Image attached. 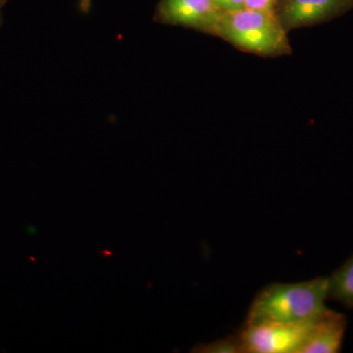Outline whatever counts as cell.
Returning a JSON list of instances; mask_svg holds the SVG:
<instances>
[{"label": "cell", "mask_w": 353, "mask_h": 353, "mask_svg": "<svg viewBox=\"0 0 353 353\" xmlns=\"http://www.w3.org/2000/svg\"><path fill=\"white\" fill-rule=\"evenodd\" d=\"M328 278L294 284L267 285L253 299L246 321L299 323L318 317L327 308Z\"/></svg>", "instance_id": "obj_1"}, {"label": "cell", "mask_w": 353, "mask_h": 353, "mask_svg": "<svg viewBox=\"0 0 353 353\" xmlns=\"http://www.w3.org/2000/svg\"><path fill=\"white\" fill-rule=\"evenodd\" d=\"M287 34L277 14L243 8L222 12L215 36L246 52L277 57L292 53Z\"/></svg>", "instance_id": "obj_2"}, {"label": "cell", "mask_w": 353, "mask_h": 353, "mask_svg": "<svg viewBox=\"0 0 353 353\" xmlns=\"http://www.w3.org/2000/svg\"><path fill=\"white\" fill-rule=\"evenodd\" d=\"M316 318L299 323L245 321L236 334L241 353H299Z\"/></svg>", "instance_id": "obj_3"}, {"label": "cell", "mask_w": 353, "mask_h": 353, "mask_svg": "<svg viewBox=\"0 0 353 353\" xmlns=\"http://www.w3.org/2000/svg\"><path fill=\"white\" fill-rule=\"evenodd\" d=\"M221 15L214 0H159L154 19L215 36Z\"/></svg>", "instance_id": "obj_4"}, {"label": "cell", "mask_w": 353, "mask_h": 353, "mask_svg": "<svg viewBox=\"0 0 353 353\" xmlns=\"http://www.w3.org/2000/svg\"><path fill=\"white\" fill-rule=\"evenodd\" d=\"M353 8V0H279L276 14L285 31L325 23Z\"/></svg>", "instance_id": "obj_5"}, {"label": "cell", "mask_w": 353, "mask_h": 353, "mask_svg": "<svg viewBox=\"0 0 353 353\" xmlns=\"http://www.w3.org/2000/svg\"><path fill=\"white\" fill-rule=\"evenodd\" d=\"M347 318L327 307L316 318L307 340L299 353H336L341 350Z\"/></svg>", "instance_id": "obj_6"}, {"label": "cell", "mask_w": 353, "mask_h": 353, "mask_svg": "<svg viewBox=\"0 0 353 353\" xmlns=\"http://www.w3.org/2000/svg\"><path fill=\"white\" fill-rule=\"evenodd\" d=\"M328 299L353 309V255L328 278Z\"/></svg>", "instance_id": "obj_7"}, {"label": "cell", "mask_w": 353, "mask_h": 353, "mask_svg": "<svg viewBox=\"0 0 353 353\" xmlns=\"http://www.w3.org/2000/svg\"><path fill=\"white\" fill-rule=\"evenodd\" d=\"M197 352L205 353H241V347L238 336H231L221 339L208 345H202L196 348Z\"/></svg>", "instance_id": "obj_8"}, {"label": "cell", "mask_w": 353, "mask_h": 353, "mask_svg": "<svg viewBox=\"0 0 353 353\" xmlns=\"http://www.w3.org/2000/svg\"><path fill=\"white\" fill-rule=\"evenodd\" d=\"M279 0H246L245 8L276 13Z\"/></svg>", "instance_id": "obj_9"}, {"label": "cell", "mask_w": 353, "mask_h": 353, "mask_svg": "<svg viewBox=\"0 0 353 353\" xmlns=\"http://www.w3.org/2000/svg\"><path fill=\"white\" fill-rule=\"evenodd\" d=\"M214 2L222 12H234L245 8L246 0H214Z\"/></svg>", "instance_id": "obj_10"}, {"label": "cell", "mask_w": 353, "mask_h": 353, "mask_svg": "<svg viewBox=\"0 0 353 353\" xmlns=\"http://www.w3.org/2000/svg\"><path fill=\"white\" fill-rule=\"evenodd\" d=\"M7 1L8 0H0V11H1L2 7L6 6Z\"/></svg>", "instance_id": "obj_11"}, {"label": "cell", "mask_w": 353, "mask_h": 353, "mask_svg": "<svg viewBox=\"0 0 353 353\" xmlns=\"http://www.w3.org/2000/svg\"><path fill=\"white\" fill-rule=\"evenodd\" d=\"M2 23H3V18H2V14L0 12V28H1Z\"/></svg>", "instance_id": "obj_12"}]
</instances>
